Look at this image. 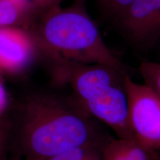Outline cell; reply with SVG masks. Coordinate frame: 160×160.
<instances>
[{
    "mask_svg": "<svg viewBox=\"0 0 160 160\" xmlns=\"http://www.w3.org/2000/svg\"><path fill=\"white\" fill-rule=\"evenodd\" d=\"M14 131V147L21 160H46L90 143H104L97 138L90 116L77 103L53 96H34L21 107Z\"/></svg>",
    "mask_w": 160,
    "mask_h": 160,
    "instance_id": "1",
    "label": "cell"
},
{
    "mask_svg": "<svg viewBox=\"0 0 160 160\" xmlns=\"http://www.w3.org/2000/svg\"><path fill=\"white\" fill-rule=\"evenodd\" d=\"M44 12L39 22L28 31L36 45L45 51L56 65L102 64L125 71L121 61L104 42L83 0Z\"/></svg>",
    "mask_w": 160,
    "mask_h": 160,
    "instance_id": "2",
    "label": "cell"
},
{
    "mask_svg": "<svg viewBox=\"0 0 160 160\" xmlns=\"http://www.w3.org/2000/svg\"><path fill=\"white\" fill-rule=\"evenodd\" d=\"M125 71L102 64L74 65L66 74L76 103L90 117L109 126L123 139H133L129 123Z\"/></svg>",
    "mask_w": 160,
    "mask_h": 160,
    "instance_id": "3",
    "label": "cell"
},
{
    "mask_svg": "<svg viewBox=\"0 0 160 160\" xmlns=\"http://www.w3.org/2000/svg\"><path fill=\"white\" fill-rule=\"evenodd\" d=\"M125 87L133 139L149 151L160 152V97L145 83L136 82L128 74Z\"/></svg>",
    "mask_w": 160,
    "mask_h": 160,
    "instance_id": "4",
    "label": "cell"
},
{
    "mask_svg": "<svg viewBox=\"0 0 160 160\" xmlns=\"http://www.w3.org/2000/svg\"><path fill=\"white\" fill-rule=\"evenodd\" d=\"M117 19L122 31L135 44L153 45L160 39V0H133Z\"/></svg>",
    "mask_w": 160,
    "mask_h": 160,
    "instance_id": "5",
    "label": "cell"
},
{
    "mask_svg": "<svg viewBox=\"0 0 160 160\" xmlns=\"http://www.w3.org/2000/svg\"><path fill=\"white\" fill-rule=\"evenodd\" d=\"M36 44L26 30L19 27H0V69L22 71L29 65Z\"/></svg>",
    "mask_w": 160,
    "mask_h": 160,
    "instance_id": "6",
    "label": "cell"
},
{
    "mask_svg": "<svg viewBox=\"0 0 160 160\" xmlns=\"http://www.w3.org/2000/svg\"><path fill=\"white\" fill-rule=\"evenodd\" d=\"M102 160H153L149 151L134 139L110 138L101 150Z\"/></svg>",
    "mask_w": 160,
    "mask_h": 160,
    "instance_id": "7",
    "label": "cell"
},
{
    "mask_svg": "<svg viewBox=\"0 0 160 160\" xmlns=\"http://www.w3.org/2000/svg\"><path fill=\"white\" fill-rule=\"evenodd\" d=\"M28 6L15 0H0V27H19L27 22Z\"/></svg>",
    "mask_w": 160,
    "mask_h": 160,
    "instance_id": "8",
    "label": "cell"
},
{
    "mask_svg": "<svg viewBox=\"0 0 160 160\" xmlns=\"http://www.w3.org/2000/svg\"><path fill=\"white\" fill-rule=\"evenodd\" d=\"M104 143L86 144L62 152L46 160H87L92 156L100 153Z\"/></svg>",
    "mask_w": 160,
    "mask_h": 160,
    "instance_id": "9",
    "label": "cell"
},
{
    "mask_svg": "<svg viewBox=\"0 0 160 160\" xmlns=\"http://www.w3.org/2000/svg\"><path fill=\"white\" fill-rule=\"evenodd\" d=\"M139 73L144 83L160 97V63L142 61L139 65Z\"/></svg>",
    "mask_w": 160,
    "mask_h": 160,
    "instance_id": "10",
    "label": "cell"
},
{
    "mask_svg": "<svg viewBox=\"0 0 160 160\" xmlns=\"http://www.w3.org/2000/svg\"><path fill=\"white\" fill-rule=\"evenodd\" d=\"M101 2L109 13L119 18L133 0H101Z\"/></svg>",
    "mask_w": 160,
    "mask_h": 160,
    "instance_id": "11",
    "label": "cell"
},
{
    "mask_svg": "<svg viewBox=\"0 0 160 160\" xmlns=\"http://www.w3.org/2000/svg\"><path fill=\"white\" fill-rule=\"evenodd\" d=\"M8 148V127L0 119V160H5Z\"/></svg>",
    "mask_w": 160,
    "mask_h": 160,
    "instance_id": "12",
    "label": "cell"
},
{
    "mask_svg": "<svg viewBox=\"0 0 160 160\" xmlns=\"http://www.w3.org/2000/svg\"><path fill=\"white\" fill-rule=\"evenodd\" d=\"M62 0H33L34 8L39 11H45L54 6L59 5V3Z\"/></svg>",
    "mask_w": 160,
    "mask_h": 160,
    "instance_id": "13",
    "label": "cell"
},
{
    "mask_svg": "<svg viewBox=\"0 0 160 160\" xmlns=\"http://www.w3.org/2000/svg\"><path fill=\"white\" fill-rule=\"evenodd\" d=\"M8 104V97L7 91L2 82L0 80V117L5 113Z\"/></svg>",
    "mask_w": 160,
    "mask_h": 160,
    "instance_id": "14",
    "label": "cell"
},
{
    "mask_svg": "<svg viewBox=\"0 0 160 160\" xmlns=\"http://www.w3.org/2000/svg\"><path fill=\"white\" fill-rule=\"evenodd\" d=\"M87 160H102L101 152H100V153H97V154L92 156L91 157H90L89 159H88Z\"/></svg>",
    "mask_w": 160,
    "mask_h": 160,
    "instance_id": "15",
    "label": "cell"
},
{
    "mask_svg": "<svg viewBox=\"0 0 160 160\" xmlns=\"http://www.w3.org/2000/svg\"><path fill=\"white\" fill-rule=\"evenodd\" d=\"M153 160H160V152H155V153H153Z\"/></svg>",
    "mask_w": 160,
    "mask_h": 160,
    "instance_id": "16",
    "label": "cell"
},
{
    "mask_svg": "<svg viewBox=\"0 0 160 160\" xmlns=\"http://www.w3.org/2000/svg\"><path fill=\"white\" fill-rule=\"evenodd\" d=\"M15 1L19 2L24 4H29V0H15Z\"/></svg>",
    "mask_w": 160,
    "mask_h": 160,
    "instance_id": "17",
    "label": "cell"
}]
</instances>
